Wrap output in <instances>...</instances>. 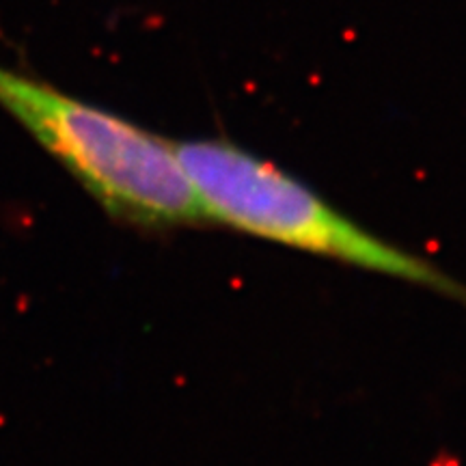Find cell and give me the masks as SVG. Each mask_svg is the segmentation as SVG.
I'll list each match as a JSON object with an SVG mask.
<instances>
[{"label": "cell", "instance_id": "cell-1", "mask_svg": "<svg viewBox=\"0 0 466 466\" xmlns=\"http://www.w3.org/2000/svg\"><path fill=\"white\" fill-rule=\"evenodd\" d=\"M0 108L55 156L110 217L143 227L208 220L171 141L5 66H0Z\"/></svg>", "mask_w": 466, "mask_h": 466}, {"label": "cell", "instance_id": "cell-2", "mask_svg": "<svg viewBox=\"0 0 466 466\" xmlns=\"http://www.w3.org/2000/svg\"><path fill=\"white\" fill-rule=\"evenodd\" d=\"M208 223L432 288L466 305V288L434 264L380 240L270 162L227 141L173 143Z\"/></svg>", "mask_w": 466, "mask_h": 466}]
</instances>
